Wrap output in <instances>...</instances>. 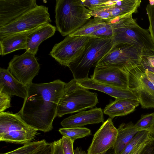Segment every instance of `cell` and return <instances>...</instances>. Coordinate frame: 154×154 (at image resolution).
Wrapping results in <instances>:
<instances>
[{
    "label": "cell",
    "mask_w": 154,
    "mask_h": 154,
    "mask_svg": "<svg viewBox=\"0 0 154 154\" xmlns=\"http://www.w3.org/2000/svg\"><path fill=\"white\" fill-rule=\"evenodd\" d=\"M66 84L60 79L46 83H32L27 86L26 97L17 113L37 131L46 133L51 131Z\"/></svg>",
    "instance_id": "6da1fadb"
},
{
    "label": "cell",
    "mask_w": 154,
    "mask_h": 154,
    "mask_svg": "<svg viewBox=\"0 0 154 154\" xmlns=\"http://www.w3.org/2000/svg\"><path fill=\"white\" fill-rule=\"evenodd\" d=\"M132 14L112 18L106 21L113 31V44H135L145 55H154V44L148 29L140 26Z\"/></svg>",
    "instance_id": "7a4b0ae2"
},
{
    "label": "cell",
    "mask_w": 154,
    "mask_h": 154,
    "mask_svg": "<svg viewBox=\"0 0 154 154\" xmlns=\"http://www.w3.org/2000/svg\"><path fill=\"white\" fill-rule=\"evenodd\" d=\"M55 13L57 30L63 36L74 32L92 17L81 0H57Z\"/></svg>",
    "instance_id": "3957f363"
},
{
    "label": "cell",
    "mask_w": 154,
    "mask_h": 154,
    "mask_svg": "<svg viewBox=\"0 0 154 154\" xmlns=\"http://www.w3.org/2000/svg\"><path fill=\"white\" fill-rule=\"evenodd\" d=\"M98 103L97 94L82 87L74 79L66 83L59 102L57 116L79 112L94 107Z\"/></svg>",
    "instance_id": "277c9868"
},
{
    "label": "cell",
    "mask_w": 154,
    "mask_h": 154,
    "mask_svg": "<svg viewBox=\"0 0 154 154\" xmlns=\"http://www.w3.org/2000/svg\"><path fill=\"white\" fill-rule=\"evenodd\" d=\"M113 45L112 38H100L90 37L82 55L67 67L76 80L88 77L91 68L110 50Z\"/></svg>",
    "instance_id": "5b68a950"
},
{
    "label": "cell",
    "mask_w": 154,
    "mask_h": 154,
    "mask_svg": "<svg viewBox=\"0 0 154 154\" xmlns=\"http://www.w3.org/2000/svg\"><path fill=\"white\" fill-rule=\"evenodd\" d=\"M144 54L143 49L135 44H113L110 50L97 63L95 67H114L128 73L141 64Z\"/></svg>",
    "instance_id": "8992f818"
},
{
    "label": "cell",
    "mask_w": 154,
    "mask_h": 154,
    "mask_svg": "<svg viewBox=\"0 0 154 154\" xmlns=\"http://www.w3.org/2000/svg\"><path fill=\"white\" fill-rule=\"evenodd\" d=\"M52 21L48 8L39 5L27 12L13 22L0 27V38L33 30Z\"/></svg>",
    "instance_id": "52a82bcc"
},
{
    "label": "cell",
    "mask_w": 154,
    "mask_h": 154,
    "mask_svg": "<svg viewBox=\"0 0 154 154\" xmlns=\"http://www.w3.org/2000/svg\"><path fill=\"white\" fill-rule=\"evenodd\" d=\"M90 38L69 35L54 46L49 54L60 64L67 66L82 55Z\"/></svg>",
    "instance_id": "ba28073f"
},
{
    "label": "cell",
    "mask_w": 154,
    "mask_h": 154,
    "mask_svg": "<svg viewBox=\"0 0 154 154\" xmlns=\"http://www.w3.org/2000/svg\"><path fill=\"white\" fill-rule=\"evenodd\" d=\"M145 71L141 63L128 73V88L137 96L142 108H154V84Z\"/></svg>",
    "instance_id": "9c48e42d"
},
{
    "label": "cell",
    "mask_w": 154,
    "mask_h": 154,
    "mask_svg": "<svg viewBox=\"0 0 154 154\" xmlns=\"http://www.w3.org/2000/svg\"><path fill=\"white\" fill-rule=\"evenodd\" d=\"M8 69L16 79L27 86L38 74L40 65L35 55L26 51L22 54L14 55Z\"/></svg>",
    "instance_id": "30bf717a"
},
{
    "label": "cell",
    "mask_w": 154,
    "mask_h": 154,
    "mask_svg": "<svg viewBox=\"0 0 154 154\" xmlns=\"http://www.w3.org/2000/svg\"><path fill=\"white\" fill-rule=\"evenodd\" d=\"M117 134V128L114 126L112 119L109 118L94 134L87 154L100 153L113 147Z\"/></svg>",
    "instance_id": "8fae6325"
},
{
    "label": "cell",
    "mask_w": 154,
    "mask_h": 154,
    "mask_svg": "<svg viewBox=\"0 0 154 154\" xmlns=\"http://www.w3.org/2000/svg\"><path fill=\"white\" fill-rule=\"evenodd\" d=\"M38 6L35 0H0V27Z\"/></svg>",
    "instance_id": "7c38bea8"
},
{
    "label": "cell",
    "mask_w": 154,
    "mask_h": 154,
    "mask_svg": "<svg viewBox=\"0 0 154 154\" xmlns=\"http://www.w3.org/2000/svg\"><path fill=\"white\" fill-rule=\"evenodd\" d=\"M91 78L102 83L123 89H129L128 73L116 67H95Z\"/></svg>",
    "instance_id": "4fadbf2b"
},
{
    "label": "cell",
    "mask_w": 154,
    "mask_h": 154,
    "mask_svg": "<svg viewBox=\"0 0 154 154\" xmlns=\"http://www.w3.org/2000/svg\"><path fill=\"white\" fill-rule=\"evenodd\" d=\"M77 81L78 84L88 90L99 91L116 98L128 99L138 100L136 94L129 89H123L102 83L91 78H88Z\"/></svg>",
    "instance_id": "5bb4252c"
},
{
    "label": "cell",
    "mask_w": 154,
    "mask_h": 154,
    "mask_svg": "<svg viewBox=\"0 0 154 154\" xmlns=\"http://www.w3.org/2000/svg\"><path fill=\"white\" fill-rule=\"evenodd\" d=\"M103 121L102 109L100 108H95L71 115L63 120L60 124L64 128L82 127L87 125L103 122Z\"/></svg>",
    "instance_id": "9a60e30c"
},
{
    "label": "cell",
    "mask_w": 154,
    "mask_h": 154,
    "mask_svg": "<svg viewBox=\"0 0 154 154\" xmlns=\"http://www.w3.org/2000/svg\"><path fill=\"white\" fill-rule=\"evenodd\" d=\"M27 91V86L16 79L8 69L0 68V92L24 99Z\"/></svg>",
    "instance_id": "2e32d148"
},
{
    "label": "cell",
    "mask_w": 154,
    "mask_h": 154,
    "mask_svg": "<svg viewBox=\"0 0 154 154\" xmlns=\"http://www.w3.org/2000/svg\"><path fill=\"white\" fill-rule=\"evenodd\" d=\"M56 27L50 23L44 24L30 32L26 36V51L35 55L40 44L54 34Z\"/></svg>",
    "instance_id": "e0dca14e"
},
{
    "label": "cell",
    "mask_w": 154,
    "mask_h": 154,
    "mask_svg": "<svg viewBox=\"0 0 154 154\" xmlns=\"http://www.w3.org/2000/svg\"><path fill=\"white\" fill-rule=\"evenodd\" d=\"M138 100L128 99L116 98L107 105L104 113L112 119L116 116L127 115L134 111L140 104Z\"/></svg>",
    "instance_id": "ac0fdd59"
},
{
    "label": "cell",
    "mask_w": 154,
    "mask_h": 154,
    "mask_svg": "<svg viewBox=\"0 0 154 154\" xmlns=\"http://www.w3.org/2000/svg\"><path fill=\"white\" fill-rule=\"evenodd\" d=\"M32 31L14 33L0 38V55H5L18 50L26 49V36Z\"/></svg>",
    "instance_id": "d6986e66"
},
{
    "label": "cell",
    "mask_w": 154,
    "mask_h": 154,
    "mask_svg": "<svg viewBox=\"0 0 154 154\" xmlns=\"http://www.w3.org/2000/svg\"><path fill=\"white\" fill-rule=\"evenodd\" d=\"M117 129V138L113 147L115 154H120L139 131L131 122L121 124Z\"/></svg>",
    "instance_id": "ffe728a7"
},
{
    "label": "cell",
    "mask_w": 154,
    "mask_h": 154,
    "mask_svg": "<svg viewBox=\"0 0 154 154\" xmlns=\"http://www.w3.org/2000/svg\"><path fill=\"white\" fill-rule=\"evenodd\" d=\"M141 2V0H116L113 4L105 7L112 18L137 13Z\"/></svg>",
    "instance_id": "44dd1931"
},
{
    "label": "cell",
    "mask_w": 154,
    "mask_h": 154,
    "mask_svg": "<svg viewBox=\"0 0 154 154\" xmlns=\"http://www.w3.org/2000/svg\"><path fill=\"white\" fill-rule=\"evenodd\" d=\"M37 131L32 128L8 132L0 135V141L24 145L31 142Z\"/></svg>",
    "instance_id": "7402d4cb"
},
{
    "label": "cell",
    "mask_w": 154,
    "mask_h": 154,
    "mask_svg": "<svg viewBox=\"0 0 154 154\" xmlns=\"http://www.w3.org/2000/svg\"><path fill=\"white\" fill-rule=\"evenodd\" d=\"M106 24V21L97 18H90L83 25L69 35L71 36H88Z\"/></svg>",
    "instance_id": "603a6c76"
},
{
    "label": "cell",
    "mask_w": 154,
    "mask_h": 154,
    "mask_svg": "<svg viewBox=\"0 0 154 154\" xmlns=\"http://www.w3.org/2000/svg\"><path fill=\"white\" fill-rule=\"evenodd\" d=\"M59 131L63 136L70 137L74 141L91 134V131L90 129L82 127L63 128H60Z\"/></svg>",
    "instance_id": "cb8c5ba5"
},
{
    "label": "cell",
    "mask_w": 154,
    "mask_h": 154,
    "mask_svg": "<svg viewBox=\"0 0 154 154\" xmlns=\"http://www.w3.org/2000/svg\"><path fill=\"white\" fill-rule=\"evenodd\" d=\"M134 125L138 131H146L154 135V112L142 115Z\"/></svg>",
    "instance_id": "d4e9b609"
},
{
    "label": "cell",
    "mask_w": 154,
    "mask_h": 154,
    "mask_svg": "<svg viewBox=\"0 0 154 154\" xmlns=\"http://www.w3.org/2000/svg\"><path fill=\"white\" fill-rule=\"evenodd\" d=\"M153 135L147 131H139L120 154H129L137 145L149 140Z\"/></svg>",
    "instance_id": "484cf974"
},
{
    "label": "cell",
    "mask_w": 154,
    "mask_h": 154,
    "mask_svg": "<svg viewBox=\"0 0 154 154\" xmlns=\"http://www.w3.org/2000/svg\"><path fill=\"white\" fill-rule=\"evenodd\" d=\"M47 143L44 139L31 142L12 151L1 154H30L40 146Z\"/></svg>",
    "instance_id": "4316f807"
},
{
    "label": "cell",
    "mask_w": 154,
    "mask_h": 154,
    "mask_svg": "<svg viewBox=\"0 0 154 154\" xmlns=\"http://www.w3.org/2000/svg\"><path fill=\"white\" fill-rule=\"evenodd\" d=\"M85 7L89 10L98 8L111 5L114 3L116 0H81Z\"/></svg>",
    "instance_id": "83f0119b"
},
{
    "label": "cell",
    "mask_w": 154,
    "mask_h": 154,
    "mask_svg": "<svg viewBox=\"0 0 154 154\" xmlns=\"http://www.w3.org/2000/svg\"><path fill=\"white\" fill-rule=\"evenodd\" d=\"M113 31L111 25L106 23V24L103 26L97 31L89 35L88 36L95 38H112Z\"/></svg>",
    "instance_id": "f1b7e54d"
},
{
    "label": "cell",
    "mask_w": 154,
    "mask_h": 154,
    "mask_svg": "<svg viewBox=\"0 0 154 154\" xmlns=\"http://www.w3.org/2000/svg\"><path fill=\"white\" fill-rule=\"evenodd\" d=\"M90 13L94 18H97L106 21L112 18L110 13L106 9L105 6L90 10Z\"/></svg>",
    "instance_id": "f546056e"
},
{
    "label": "cell",
    "mask_w": 154,
    "mask_h": 154,
    "mask_svg": "<svg viewBox=\"0 0 154 154\" xmlns=\"http://www.w3.org/2000/svg\"><path fill=\"white\" fill-rule=\"evenodd\" d=\"M146 10L149 23L148 30L154 44V4L152 5L148 4Z\"/></svg>",
    "instance_id": "4dcf8cb0"
},
{
    "label": "cell",
    "mask_w": 154,
    "mask_h": 154,
    "mask_svg": "<svg viewBox=\"0 0 154 154\" xmlns=\"http://www.w3.org/2000/svg\"><path fill=\"white\" fill-rule=\"evenodd\" d=\"M63 154H74L73 143L74 141L66 136H63L61 138Z\"/></svg>",
    "instance_id": "1f68e13d"
},
{
    "label": "cell",
    "mask_w": 154,
    "mask_h": 154,
    "mask_svg": "<svg viewBox=\"0 0 154 154\" xmlns=\"http://www.w3.org/2000/svg\"><path fill=\"white\" fill-rule=\"evenodd\" d=\"M54 150L53 143H47L40 146L30 154H53Z\"/></svg>",
    "instance_id": "d6a6232c"
},
{
    "label": "cell",
    "mask_w": 154,
    "mask_h": 154,
    "mask_svg": "<svg viewBox=\"0 0 154 154\" xmlns=\"http://www.w3.org/2000/svg\"><path fill=\"white\" fill-rule=\"evenodd\" d=\"M11 97L7 94L0 92V113L3 112L11 106Z\"/></svg>",
    "instance_id": "836d02e7"
},
{
    "label": "cell",
    "mask_w": 154,
    "mask_h": 154,
    "mask_svg": "<svg viewBox=\"0 0 154 154\" xmlns=\"http://www.w3.org/2000/svg\"><path fill=\"white\" fill-rule=\"evenodd\" d=\"M138 154H154V135L146 143Z\"/></svg>",
    "instance_id": "e575fe53"
},
{
    "label": "cell",
    "mask_w": 154,
    "mask_h": 154,
    "mask_svg": "<svg viewBox=\"0 0 154 154\" xmlns=\"http://www.w3.org/2000/svg\"><path fill=\"white\" fill-rule=\"evenodd\" d=\"M141 63L154 68V55L143 56Z\"/></svg>",
    "instance_id": "d590c367"
},
{
    "label": "cell",
    "mask_w": 154,
    "mask_h": 154,
    "mask_svg": "<svg viewBox=\"0 0 154 154\" xmlns=\"http://www.w3.org/2000/svg\"><path fill=\"white\" fill-rule=\"evenodd\" d=\"M54 144V150L53 154H63L61 138L53 142Z\"/></svg>",
    "instance_id": "8d00e7d4"
},
{
    "label": "cell",
    "mask_w": 154,
    "mask_h": 154,
    "mask_svg": "<svg viewBox=\"0 0 154 154\" xmlns=\"http://www.w3.org/2000/svg\"><path fill=\"white\" fill-rule=\"evenodd\" d=\"M145 72L148 78L154 84V74L147 70H145Z\"/></svg>",
    "instance_id": "74e56055"
},
{
    "label": "cell",
    "mask_w": 154,
    "mask_h": 154,
    "mask_svg": "<svg viewBox=\"0 0 154 154\" xmlns=\"http://www.w3.org/2000/svg\"><path fill=\"white\" fill-rule=\"evenodd\" d=\"M141 63L145 70H147L154 74V68L143 63Z\"/></svg>",
    "instance_id": "f35d334b"
},
{
    "label": "cell",
    "mask_w": 154,
    "mask_h": 154,
    "mask_svg": "<svg viewBox=\"0 0 154 154\" xmlns=\"http://www.w3.org/2000/svg\"><path fill=\"white\" fill-rule=\"evenodd\" d=\"M74 154H87L83 150L77 147L74 150Z\"/></svg>",
    "instance_id": "ab89813d"
},
{
    "label": "cell",
    "mask_w": 154,
    "mask_h": 154,
    "mask_svg": "<svg viewBox=\"0 0 154 154\" xmlns=\"http://www.w3.org/2000/svg\"><path fill=\"white\" fill-rule=\"evenodd\" d=\"M97 154H115V153L113 147L104 152Z\"/></svg>",
    "instance_id": "60d3db41"
}]
</instances>
